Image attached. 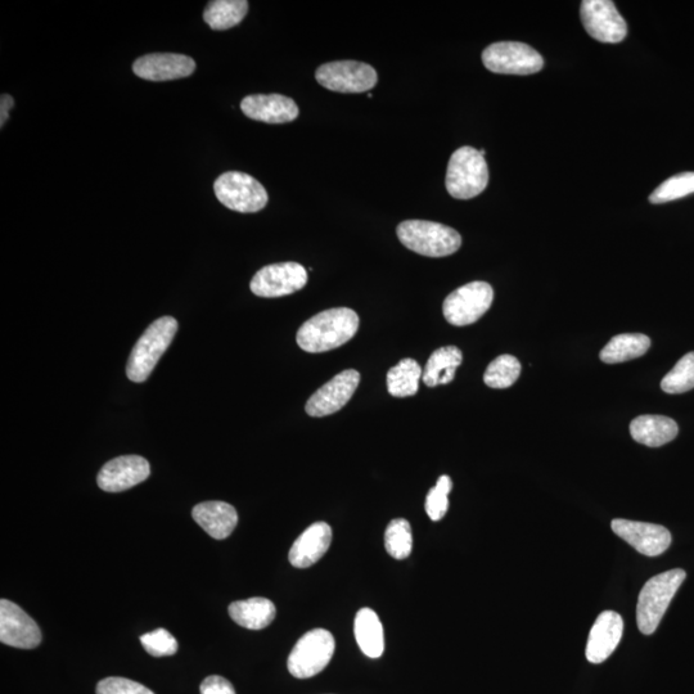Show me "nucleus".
Masks as SVG:
<instances>
[{
	"mask_svg": "<svg viewBox=\"0 0 694 694\" xmlns=\"http://www.w3.org/2000/svg\"><path fill=\"white\" fill-rule=\"evenodd\" d=\"M359 330V315L349 308L324 310L297 332V345L306 353H326L349 342Z\"/></svg>",
	"mask_w": 694,
	"mask_h": 694,
	"instance_id": "obj_1",
	"label": "nucleus"
},
{
	"mask_svg": "<svg viewBox=\"0 0 694 694\" xmlns=\"http://www.w3.org/2000/svg\"><path fill=\"white\" fill-rule=\"evenodd\" d=\"M396 233L407 249L428 258H445L462 246L461 234L455 229L427 220H405Z\"/></svg>",
	"mask_w": 694,
	"mask_h": 694,
	"instance_id": "obj_2",
	"label": "nucleus"
},
{
	"mask_svg": "<svg viewBox=\"0 0 694 694\" xmlns=\"http://www.w3.org/2000/svg\"><path fill=\"white\" fill-rule=\"evenodd\" d=\"M177 332V319L171 317L157 319L144 331L126 365V376L130 381L141 383L148 380Z\"/></svg>",
	"mask_w": 694,
	"mask_h": 694,
	"instance_id": "obj_3",
	"label": "nucleus"
},
{
	"mask_svg": "<svg viewBox=\"0 0 694 694\" xmlns=\"http://www.w3.org/2000/svg\"><path fill=\"white\" fill-rule=\"evenodd\" d=\"M686 578V571L675 569L653 576L644 584L637 605V623L642 634L651 635L656 632Z\"/></svg>",
	"mask_w": 694,
	"mask_h": 694,
	"instance_id": "obj_4",
	"label": "nucleus"
},
{
	"mask_svg": "<svg viewBox=\"0 0 694 694\" xmlns=\"http://www.w3.org/2000/svg\"><path fill=\"white\" fill-rule=\"evenodd\" d=\"M489 168L485 157L473 147L458 148L450 157L445 186L457 200H471L488 187Z\"/></svg>",
	"mask_w": 694,
	"mask_h": 694,
	"instance_id": "obj_5",
	"label": "nucleus"
},
{
	"mask_svg": "<svg viewBox=\"0 0 694 694\" xmlns=\"http://www.w3.org/2000/svg\"><path fill=\"white\" fill-rule=\"evenodd\" d=\"M214 191L220 204L237 213H259L269 201L263 184L241 171H228L220 175L215 180Z\"/></svg>",
	"mask_w": 694,
	"mask_h": 694,
	"instance_id": "obj_6",
	"label": "nucleus"
},
{
	"mask_svg": "<svg viewBox=\"0 0 694 694\" xmlns=\"http://www.w3.org/2000/svg\"><path fill=\"white\" fill-rule=\"evenodd\" d=\"M335 650V638L328 630H312L296 643L288 657V671L297 679L313 678L327 668Z\"/></svg>",
	"mask_w": 694,
	"mask_h": 694,
	"instance_id": "obj_7",
	"label": "nucleus"
},
{
	"mask_svg": "<svg viewBox=\"0 0 694 694\" xmlns=\"http://www.w3.org/2000/svg\"><path fill=\"white\" fill-rule=\"evenodd\" d=\"M493 301L494 290L489 283H467L446 297L443 305L444 317L452 326H470L488 312Z\"/></svg>",
	"mask_w": 694,
	"mask_h": 694,
	"instance_id": "obj_8",
	"label": "nucleus"
},
{
	"mask_svg": "<svg viewBox=\"0 0 694 694\" xmlns=\"http://www.w3.org/2000/svg\"><path fill=\"white\" fill-rule=\"evenodd\" d=\"M482 62L494 74L533 75L544 67L543 57L533 47L518 42H499L482 52Z\"/></svg>",
	"mask_w": 694,
	"mask_h": 694,
	"instance_id": "obj_9",
	"label": "nucleus"
},
{
	"mask_svg": "<svg viewBox=\"0 0 694 694\" xmlns=\"http://www.w3.org/2000/svg\"><path fill=\"white\" fill-rule=\"evenodd\" d=\"M315 79L332 92L346 94L368 92L378 83L377 71L359 61L324 63L315 72Z\"/></svg>",
	"mask_w": 694,
	"mask_h": 694,
	"instance_id": "obj_10",
	"label": "nucleus"
},
{
	"mask_svg": "<svg viewBox=\"0 0 694 694\" xmlns=\"http://www.w3.org/2000/svg\"><path fill=\"white\" fill-rule=\"evenodd\" d=\"M308 283V272L299 263H278L260 269L252 278L250 288L252 294L276 299L295 294L303 290Z\"/></svg>",
	"mask_w": 694,
	"mask_h": 694,
	"instance_id": "obj_11",
	"label": "nucleus"
},
{
	"mask_svg": "<svg viewBox=\"0 0 694 694\" xmlns=\"http://www.w3.org/2000/svg\"><path fill=\"white\" fill-rule=\"evenodd\" d=\"M580 17L587 33L598 42L620 43L628 34V25L611 0H585Z\"/></svg>",
	"mask_w": 694,
	"mask_h": 694,
	"instance_id": "obj_12",
	"label": "nucleus"
},
{
	"mask_svg": "<svg viewBox=\"0 0 694 694\" xmlns=\"http://www.w3.org/2000/svg\"><path fill=\"white\" fill-rule=\"evenodd\" d=\"M360 383V373L355 369L337 374L330 382L315 391L306 403V413L310 417L321 418L339 412L353 398Z\"/></svg>",
	"mask_w": 694,
	"mask_h": 694,
	"instance_id": "obj_13",
	"label": "nucleus"
},
{
	"mask_svg": "<svg viewBox=\"0 0 694 694\" xmlns=\"http://www.w3.org/2000/svg\"><path fill=\"white\" fill-rule=\"evenodd\" d=\"M0 641L7 646L33 650L42 642L38 624L16 603L0 601Z\"/></svg>",
	"mask_w": 694,
	"mask_h": 694,
	"instance_id": "obj_14",
	"label": "nucleus"
},
{
	"mask_svg": "<svg viewBox=\"0 0 694 694\" xmlns=\"http://www.w3.org/2000/svg\"><path fill=\"white\" fill-rule=\"evenodd\" d=\"M151 475L150 463L139 455H124L102 467L97 477L99 488L107 493H121L146 481Z\"/></svg>",
	"mask_w": 694,
	"mask_h": 694,
	"instance_id": "obj_15",
	"label": "nucleus"
},
{
	"mask_svg": "<svg viewBox=\"0 0 694 694\" xmlns=\"http://www.w3.org/2000/svg\"><path fill=\"white\" fill-rule=\"evenodd\" d=\"M612 530L644 556L656 557L668 551L671 534L666 527L630 520L612 521Z\"/></svg>",
	"mask_w": 694,
	"mask_h": 694,
	"instance_id": "obj_16",
	"label": "nucleus"
},
{
	"mask_svg": "<svg viewBox=\"0 0 694 694\" xmlns=\"http://www.w3.org/2000/svg\"><path fill=\"white\" fill-rule=\"evenodd\" d=\"M196 70L191 57L177 53H152L133 63L134 74L150 81H169L188 78Z\"/></svg>",
	"mask_w": 694,
	"mask_h": 694,
	"instance_id": "obj_17",
	"label": "nucleus"
},
{
	"mask_svg": "<svg viewBox=\"0 0 694 694\" xmlns=\"http://www.w3.org/2000/svg\"><path fill=\"white\" fill-rule=\"evenodd\" d=\"M241 110L249 119L267 124L291 123L300 114L294 99L282 94L247 96L242 99Z\"/></svg>",
	"mask_w": 694,
	"mask_h": 694,
	"instance_id": "obj_18",
	"label": "nucleus"
},
{
	"mask_svg": "<svg viewBox=\"0 0 694 694\" xmlns=\"http://www.w3.org/2000/svg\"><path fill=\"white\" fill-rule=\"evenodd\" d=\"M623 632V617L614 611L602 612L590 630L587 644L588 661L592 664L605 662L619 646Z\"/></svg>",
	"mask_w": 694,
	"mask_h": 694,
	"instance_id": "obj_19",
	"label": "nucleus"
},
{
	"mask_svg": "<svg viewBox=\"0 0 694 694\" xmlns=\"http://www.w3.org/2000/svg\"><path fill=\"white\" fill-rule=\"evenodd\" d=\"M331 543V526L326 522H315L296 539L288 554V560L297 569H306L321 560Z\"/></svg>",
	"mask_w": 694,
	"mask_h": 694,
	"instance_id": "obj_20",
	"label": "nucleus"
},
{
	"mask_svg": "<svg viewBox=\"0 0 694 694\" xmlns=\"http://www.w3.org/2000/svg\"><path fill=\"white\" fill-rule=\"evenodd\" d=\"M193 520L216 540L227 539L236 529V508L225 502H204L192 511Z\"/></svg>",
	"mask_w": 694,
	"mask_h": 694,
	"instance_id": "obj_21",
	"label": "nucleus"
},
{
	"mask_svg": "<svg viewBox=\"0 0 694 694\" xmlns=\"http://www.w3.org/2000/svg\"><path fill=\"white\" fill-rule=\"evenodd\" d=\"M679 434L674 419L664 416H641L630 423V435L639 444L659 448L673 441Z\"/></svg>",
	"mask_w": 694,
	"mask_h": 694,
	"instance_id": "obj_22",
	"label": "nucleus"
},
{
	"mask_svg": "<svg viewBox=\"0 0 694 694\" xmlns=\"http://www.w3.org/2000/svg\"><path fill=\"white\" fill-rule=\"evenodd\" d=\"M229 615L234 623L242 628L261 630L267 628L276 619V606L267 598L255 597L246 601L233 602L229 606Z\"/></svg>",
	"mask_w": 694,
	"mask_h": 694,
	"instance_id": "obj_23",
	"label": "nucleus"
},
{
	"mask_svg": "<svg viewBox=\"0 0 694 694\" xmlns=\"http://www.w3.org/2000/svg\"><path fill=\"white\" fill-rule=\"evenodd\" d=\"M354 632L356 642L365 656L378 659L385 651V635L380 617L371 608H362L356 614Z\"/></svg>",
	"mask_w": 694,
	"mask_h": 694,
	"instance_id": "obj_24",
	"label": "nucleus"
},
{
	"mask_svg": "<svg viewBox=\"0 0 694 694\" xmlns=\"http://www.w3.org/2000/svg\"><path fill=\"white\" fill-rule=\"evenodd\" d=\"M462 362L463 354L457 346L441 347L428 359L422 380L428 387L448 385L454 380L455 371Z\"/></svg>",
	"mask_w": 694,
	"mask_h": 694,
	"instance_id": "obj_25",
	"label": "nucleus"
},
{
	"mask_svg": "<svg viewBox=\"0 0 694 694\" xmlns=\"http://www.w3.org/2000/svg\"><path fill=\"white\" fill-rule=\"evenodd\" d=\"M650 337L642 333H624L615 336L608 344L603 347L599 358L603 363L619 364L629 362V360L641 358L650 350Z\"/></svg>",
	"mask_w": 694,
	"mask_h": 694,
	"instance_id": "obj_26",
	"label": "nucleus"
},
{
	"mask_svg": "<svg viewBox=\"0 0 694 694\" xmlns=\"http://www.w3.org/2000/svg\"><path fill=\"white\" fill-rule=\"evenodd\" d=\"M249 12L246 0H214L207 4L204 21L213 30L223 31L240 25Z\"/></svg>",
	"mask_w": 694,
	"mask_h": 694,
	"instance_id": "obj_27",
	"label": "nucleus"
},
{
	"mask_svg": "<svg viewBox=\"0 0 694 694\" xmlns=\"http://www.w3.org/2000/svg\"><path fill=\"white\" fill-rule=\"evenodd\" d=\"M423 376L421 365L414 359H403L387 373V390L394 398L416 395Z\"/></svg>",
	"mask_w": 694,
	"mask_h": 694,
	"instance_id": "obj_28",
	"label": "nucleus"
},
{
	"mask_svg": "<svg viewBox=\"0 0 694 694\" xmlns=\"http://www.w3.org/2000/svg\"><path fill=\"white\" fill-rule=\"evenodd\" d=\"M521 363L512 355H500L489 364L484 374V382L491 389H508L518 380Z\"/></svg>",
	"mask_w": 694,
	"mask_h": 694,
	"instance_id": "obj_29",
	"label": "nucleus"
},
{
	"mask_svg": "<svg viewBox=\"0 0 694 694\" xmlns=\"http://www.w3.org/2000/svg\"><path fill=\"white\" fill-rule=\"evenodd\" d=\"M385 547L395 560H405L412 553L413 535L412 527L404 518H396L387 526L385 533Z\"/></svg>",
	"mask_w": 694,
	"mask_h": 694,
	"instance_id": "obj_30",
	"label": "nucleus"
},
{
	"mask_svg": "<svg viewBox=\"0 0 694 694\" xmlns=\"http://www.w3.org/2000/svg\"><path fill=\"white\" fill-rule=\"evenodd\" d=\"M694 193V171L674 175L666 179L650 196L651 204H666Z\"/></svg>",
	"mask_w": 694,
	"mask_h": 694,
	"instance_id": "obj_31",
	"label": "nucleus"
},
{
	"mask_svg": "<svg viewBox=\"0 0 694 694\" xmlns=\"http://www.w3.org/2000/svg\"><path fill=\"white\" fill-rule=\"evenodd\" d=\"M661 389L668 394H683L694 389V351L684 355L662 378Z\"/></svg>",
	"mask_w": 694,
	"mask_h": 694,
	"instance_id": "obj_32",
	"label": "nucleus"
},
{
	"mask_svg": "<svg viewBox=\"0 0 694 694\" xmlns=\"http://www.w3.org/2000/svg\"><path fill=\"white\" fill-rule=\"evenodd\" d=\"M453 489V482L449 476H441L437 480L435 488L428 491L426 498V512L432 521H440L446 515L449 508V494Z\"/></svg>",
	"mask_w": 694,
	"mask_h": 694,
	"instance_id": "obj_33",
	"label": "nucleus"
},
{
	"mask_svg": "<svg viewBox=\"0 0 694 694\" xmlns=\"http://www.w3.org/2000/svg\"><path fill=\"white\" fill-rule=\"evenodd\" d=\"M141 643L153 657L173 656L178 652L177 639L166 629H156L151 633L143 634Z\"/></svg>",
	"mask_w": 694,
	"mask_h": 694,
	"instance_id": "obj_34",
	"label": "nucleus"
},
{
	"mask_svg": "<svg viewBox=\"0 0 694 694\" xmlns=\"http://www.w3.org/2000/svg\"><path fill=\"white\" fill-rule=\"evenodd\" d=\"M97 694H155L150 688L142 686L133 680L111 677L101 680L97 686Z\"/></svg>",
	"mask_w": 694,
	"mask_h": 694,
	"instance_id": "obj_35",
	"label": "nucleus"
},
{
	"mask_svg": "<svg viewBox=\"0 0 694 694\" xmlns=\"http://www.w3.org/2000/svg\"><path fill=\"white\" fill-rule=\"evenodd\" d=\"M201 694H236L231 683L219 675H211L202 682Z\"/></svg>",
	"mask_w": 694,
	"mask_h": 694,
	"instance_id": "obj_36",
	"label": "nucleus"
},
{
	"mask_svg": "<svg viewBox=\"0 0 694 694\" xmlns=\"http://www.w3.org/2000/svg\"><path fill=\"white\" fill-rule=\"evenodd\" d=\"M13 106H15V99L9 96V94H2V99H0V125H2V128L7 123L9 111H11Z\"/></svg>",
	"mask_w": 694,
	"mask_h": 694,
	"instance_id": "obj_37",
	"label": "nucleus"
}]
</instances>
